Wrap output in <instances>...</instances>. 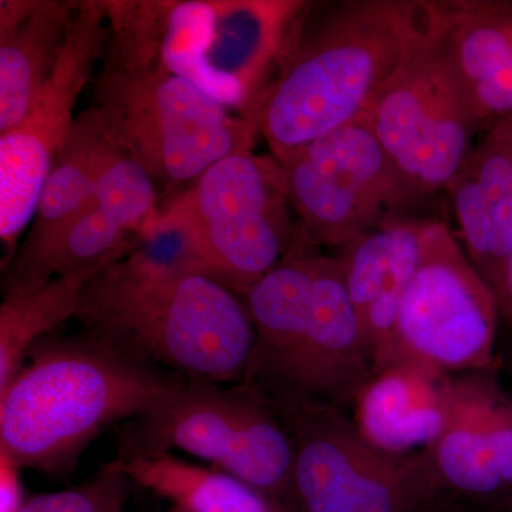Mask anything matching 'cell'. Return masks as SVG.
Wrapping results in <instances>:
<instances>
[{"label":"cell","mask_w":512,"mask_h":512,"mask_svg":"<svg viewBox=\"0 0 512 512\" xmlns=\"http://www.w3.org/2000/svg\"><path fill=\"white\" fill-rule=\"evenodd\" d=\"M107 37V0L77 3L62 56L35 106L18 126L0 133V238L6 249L2 268L35 217L57 151L76 119L74 107L103 57Z\"/></svg>","instance_id":"cell-13"},{"label":"cell","mask_w":512,"mask_h":512,"mask_svg":"<svg viewBox=\"0 0 512 512\" xmlns=\"http://www.w3.org/2000/svg\"><path fill=\"white\" fill-rule=\"evenodd\" d=\"M292 208L282 165L244 151L212 164L154 222L175 229L202 269L244 298L295 244Z\"/></svg>","instance_id":"cell-7"},{"label":"cell","mask_w":512,"mask_h":512,"mask_svg":"<svg viewBox=\"0 0 512 512\" xmlns=\"http://www.w3.org/2000/svg\"><path fill=\"white\" fill-rule=\"evenodd\" d=\"M447 191L468 258L495 295L512 252V117L485 128Z\"/></svg>","instance_id":"cell-17"},{"label":"cell","mask_w":512,"mask_h":512,"mask_svg":"<svg viewBox=\"0 0 512 512\" xmlns=\"http://www.w3.org/2000/svg\"><path fill=\"white\" fill-rule=\"evenodd\" d=\"M443 15L414 47L367 117L414 197L447 190L473 150L478 127L444 47Z\"/></svg>","instance_id":"cell-10"},{"label":"cell","mask_w":512,"mask_h":512,"mask_svg":"<svg viewBox=\"0 0 512 512\" xmlns=\"http://www.w3.org/2000/svg\"><path fill=\"white\" fill-rule=\"evenodd\" d=\"M130 484L126 477L101 466L76 487L29 498L19 512H124Z\"/></svg>","instance_id":"cell-24"},{"label":"cell","mask_w":512,"mask_h":512,"mask_svg":"<svg viewBox=\"0 0 512 512\" xmlns=\"http://www.w3.org/2000/svg\"><path fill=\"white\" fill-rule=\"evenodd\" d=\"M437 18L439 3L419 0L308 3L256 117L275 160L369 113Z\"/></svg>","instance_id":"cell-1"},{"label":"cell","mask_w":512,"mask_h":512,"mask_svg":"<svg viewBox=\"0 0 512 512\" xmlns=\"http://www.w3.org/2000/svg\"><path fill=\"white\" fill-rule=\"evenodd\" d=\"M90 107L116 146L168 190L197 180L221 158L252 151L259 134L157 60L107 43Z\"/></svg>","instance_id":"cell-6"},{"label":"cell","mask_w":512,"mask_h":512,"mask_svg":"<svg viewBox=\"0 0 512 512\" xmlns=\"http://www.w3.org/2000/svg\"><path fill=\"white\" fill-rule=\"evenodd\" d=\"M278 410L295 443L292 505L298 512H416L443 497L424 451L394 456L373 447L349 410Z\"/></svg>","instance_id":"cell-9"},{"label":"cell","mask_w":512,"mask_h":512,"mask_svg":"<svg viewBox=\"0 0 512 512\" xmlns=\"http://www.w3.org/2000/svg\"><path fill=\"white\" fill-rule=\"evenodd\" d=\"M424 454L444 493H512V400L481 373L451 376L443 430Z\"/></svg>","instance_id":"cell-15"},{"label":"cell","mask_w":512,"mask_h":512,"mask_svg":"<svg viewBox=\"0 0 512 512\" xmlns=\"http://www.w3.org/2000/svg\"><path fill=\"white\" fill-rule=\"evenodd\" d=\"M450 379L413 363H396L370 377L350 414L360 434L384 453H423L443 430Z\"/></svg>","instance_id":"cell-19"},{"label":"cell","mask_w":512,"mask_h":512,"mask_svg":"<svg viewBox=\"0 0 512 512\" xmlns=\"http://www.w3.org/2000/svg\"><path fill=\"white\" fill-rule=\"evenodd\" d=\"M498 311L512 328V252L505 265L503 278L495 291Z\"/></svg>","instance_id":"cell-26"},{"label":"cell","mask_w":512,"mask_h":512,"mask_svg":"<svg viewBox=\"0 0 512 512\" xmlns=\"http://www.w3.org/2000/svg\"><path fill=\"white\" fill-rule=\"evenodd\" d=\"M184 451L291 508L295 443L288 423L247 382H188L156 409L128 421L117 456Z\"/></svg>","instance_id":"cell-8"},{"label":"cell","mask_w":512,"mask_h":512,"mask_svg":"<svg viewBox=\"0 0 512 512\" xmlns=\"http://www.w3.org/2000/svg\"><path fill=\"white\" fill-rule=\"evenodd\" d=\"M77 3L36 0L22 22L0 30V133L35 106L62 56Z\"/></svg>","instance_id":"cell-21"},{"label":"cell","mask_w":512,"mask_h":512,"mask_svg":"<svg viewBox=\"0 0 512 512\" xmlns=\"http://www.w3.org/2000/svg\"><path fill=\"white\" fill-rule=\"evenodd\" d=\"M103 467L181 512H291L220 468L190 463L174 453L116 456Z\"/></svg>","instance_id":"cell-22"},{"label":"cell","mask_w":512,"mask_h":512,"mask_svg":"<svg viewBox=\"0 0 512 512\" xmlns=\"http://www.w3.org/2000/svg\"><path fill=\"white\" fill-rule=\"evenodd\" d=\"M157 204V188L150 175L121 153L92 197L35 258L3 269V295L30 291L111 255L128 254L160 210Z\"/></svg>","instance_id":"cell-14"},{"label":"cell","mask_w":512,"mask_h":512,"mask_svg":"<svg viewBox=\"0 0 512 512\" xmlns=\"http://www.w3.org/2000/svg\"><path fill=\"white\" fill-rule=\"evenodd\" d=\"M128 254L111 255L99 264L57 276L30 291L3 295L0 303V393L18 375L37 340L52 335L64 322L76 318L90 279L104 266Z\"/></svg>","instance_id":"cell-23"},{"label":"cell","mask_w":512,"mask_h":512,"mask_svg":"<svg viewBox=\"0 0 512 512\" xmlns=\"http://www.w3.org/2000/svg\"><path fill=\"white\" fill-rule=\"evenodd\" d=\"M74 319L117 352L195 383L242 382L255 343L238 293L137 247L90 279Z\"/></svg>","instance_id":"cell-2"},{"label":"cell","mask_w":512,"mask_h":512,"mask_svg":"<svg viewBox=\"0 0 512 512\" xmlns=\"http://www.w3.org/2000/svg\"><path fill=\"white\" fill-rule=\"evenodd\" d=\"M188 382L83 332L45 336L0 393V451L22 470L67 477L104 431L156 409Z\"/></svg>","instance_id":"cell-3"},{"label":"cell","mask_w":512,"mask_h":512,"mask_svg":"<svg viewBox=\"0 0 512 512\" xmlns=\"http://www.w3.org/2000/svg\"><path fill=\"white\" fill-rule=\"evenodd\" d=\"M255 343L244 382L278 409L352 410L373 365L339 256L298 229L285 258L244 295Z\"/></svg>","instance_id":"cell-4"},{"label":"cell","mask_w":512,"mask_h":512,"mask_svg":"<svg viewBox=\"0 0 512 512\" xmlns=\"http://www.w3.org/2000/svg\"><path fill=\"white\" fill-rule=\"evenodd\" d=\"M168 512H181V511L175 510V508H173V510L168 511Z\"/></svg>","instance_id":"cell-29"},{"label":"cell","mask_w":512,"mask_h":512,"mask_svg":"<svg viewBox=\"0 0 512 512\" xmlns=\"http://www.w3.org/2000/svg\"><path fill=\"white\" fill-rule=\"evenodd\" d=\"M121 153L92 107L76 116L43 185L28 235L2 269L35 258L92 197Z\"/></svg>","instance_id":"cell-20"},{"label":"cell","mask_w":512,"mask_h":512,"mask_svg":"<svg viewBox=\"0 0 512 512\" xmlns=\"http://www.w3.org/2000/svg\"><path fill=\"white\" fill-rule=\"evenodd\" d=\"M497 298L446 222H429L396 322L399 363L443 376L485 373L494 363Z\"/></svg>","instance_id":"cell-11"},{"label":"cell","mask_w":512,"mask_h":512,"mask_svg":"<svg viewBox=\"0 0 512 512\" xmlns=\"http://www.w3.org/2000/svg\"><path fill=\"white\" fill-rule=\"evenodd\" d=\"M279 164L299 229L319 248H343L420 201L394 170L367 114Z\"/></svg>","instance_id":"cell-12"},{"label":"cell","mask_w":512,"mask_h":512,"mask_svg":"<svg viewBox=\"0 0 512 512\" xmlns=\"http://www.w3.org/2000/svg\"><path fill=\"white\" fill-rule=\"evenodd\" d=\"M301 0L107 2L110 42L157 60L256 127ZM258 128V127H256Z\"/></svg>","instance_id":"cell-5"},{"label":"cell","mask_w":512,"mask_h":512,"mask_svg":"<svg viewBox=\"0 0 512 512\" xmlns=\"http://www.w3.org/2000/svg\"><path fill=\"white\" fill-rule=\"evenodd\" d=\"M491 512H512V503L501 505V507L498 508V510H493Z\"/></svg>","instance_id":"cell-28"},{"label":"cell","mask_w":512,"mask_h":512,"mask_svg":"<svg viewBox=\"0 0 512 512\" xmlns=\"http://www.w3.org/2000/svg\"><path fill=\"white\" fill-rule=\"evenodd\" d=\"M22 468L9 454L0 451V512H19L25 505L23 494Z\"/></svg>","instance_id":"cell-25"},{"label":"cell","mask_w":512,"mask_h":512,"mask_svg":"<svg viewBox=\"0 0 512 512\" xmlns=\"http://www.w3.org/2000/svg\"><path fill=\"white\" fill-rule=\"evenodd\" d=\"M440 498H437L433 503L427 504L426 507L420 508V510L416 512H451L446 505L440 503Z\"/></svg>","instance_id":"cell-27"},{"label":"cell","mask_w":512,"mask_h":512,"mask_svg":"<svg viewBox=\"0 0 512 512\" xmlns=\"http://www.w3.org/2000/svg\"><path fill=\"white\" fill-rule=\"evenodd\" d=\"M444 47L476 121L512 117V3H441Z\"/></svg>","instance_id":"cell-18"},{"label":"cell","mask_w":512,"mask_h":512,"mask_svg":"<svg viewBox=\"0 0 512 512\" xmlns=\"http://www.w3.org/2000/svg\"><path fill=\"white\" fill-rule=\"evenodd\" d=\"M431 220L400 217L360 235L339 259L373 375L399 363L396 322Z\"/></svg>","instance_id":"cell-16"}]
</instances>
